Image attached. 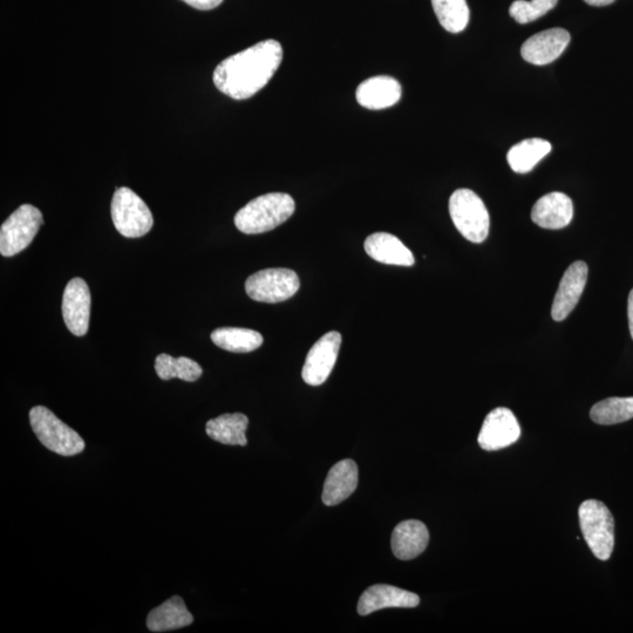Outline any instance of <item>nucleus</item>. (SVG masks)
I'll list each match as a JSON object with an SVG mask.
<instances>
[{"instance_id":"nucleus-27","label":"nucleus","mask_w":633,"mask_h":633,"mask_svg":"<svg viewBox=\"0 0 633 633\" xmlns=\"http://www.w3.org/2000/svg\"><path fill=\"white\" fill-rule=\"evenodd\" d=\"M558 0H516L510 6L509 15L519 24H528L540 19L553 10Z\"/></svg>"},{"instance_id":"nucleus-5","label":"nucleus","mask_w":633,"mask_h":633,"mask_svg":"<svg viewBox=\"0 0 633 633\" xmlns=\"http://www.w3.org/2000/svg\"><path fill=\"white\" fill-rule=\"evenodd\" d=\"M449 214L459 233L472 243L485 242L490 219L485 203L473 190L458 189L449 199Z\"/></svg>"},{"instance_id":"nucleus-21","label":"nucleus","mask_w":633,"mask_h":633,"mask_svg":"<svg viewBox=\"0 0 633 633\" xmlns=\"http://www.w3.org/2000/svg\"><path fill=\"white\" fill-rule=\"evenodd\" d=\"M249 426L247 415L242 413L223 414L207 422L206 432L210 439L223 445L245 446L248 444L245 432Z\"/></svg>"},{"instance_id":"nucleus-19","label":"nucleus","mask_w":633,"mask_h":633,"mask_svg":"<svg viewBox=\"0 0 633 633\" xmlns=\"http://www.w3.org/2000/svg\"><path fill=\"white\" fill-rule=\"evenodd\" d=\"M364 248L366 254L374 261L399 267H412L415 260L412 251L389 233H376L366 238Z\"/></svg>"},{"instance_id":"nucleus-18","label":"nucleus","mask_w":633,"mask_h":633,"mask_svg":"<svg viewBox=\"0 0 633 633\" xmlns=\"http://www.w3.org/2000/svg\"><path fill=\"white\" fill-rule=\"evenodd\" d=\"M430 542V533L424 523L408 520L398 524L392 534L394 556L401 561H410L426 550Z\"/></svg>"},{"instance_id":"nucleus-3","label":"nucleus","mask_w":633,"mask_h":633,"mask_svg":"<svg viewBox=\"0 0 633 633\" xmlns=\"http://www.w3.org/2000/svg\"><path fill=\"white\" fill-rule=\"evenodd\" d=\"M585 542L598 560L608 561L615 547L614 517L603 502L584 501L578 509Z\"/></svg>"},{"instance_id":"nucleus-23","label":"nucleus","mask_w":633,"mask_h":633,"mask_svg":"<svg viewBox=\"0 0 633 633\" xmlns=\"http://www.w3.org/2000/svg\"><path fill=\"white\" fill-rule=\"evenodd\" d=\"M211 340L221 349L233 353L253 352L263 344L260 332L241 328H221L211 333Z\"/></svg>"},{"instance_id":"nucleus-25","label":"nucleus","mask_w":633,"mask_h":633,"mask_svg":"<svg viewBox=\"0 0 633 633\" xmlns=\"http://www.w3.org/2000/svg\"><path fill=\"white\" fill-rule=\"evenodd\" d=\"M590 417L598 425H616L633 419V397L609 398L591 408Z\"/></svg>"},{"instance_id":"nucleus-6","label":"nucleus","mask_w":633,"mask_h":633,"mask_svg":"<svg viewBox=\"0 0 633 633\" xmlns=\"http://www.w3.org/2000/svg\"><path fill=\"white\" fill-rule=\"evenodd\" d=\"M111 215L115 229L127 238L145 236L153 228L152 211L139 195L127 187H121L114 193Z\"/></svg>"},{"instance_id":"nucleus-22","label":"nucleus","mask_w":633,"mask_h":633,"mask_svg":"<svg viewBox=\"0 0 633 633\" xmlns=\"http://www.w3.org/2000/svg\"><path fill=\"white\" fill-rule=\"evenodd\" d=\"M551 152V144L543 139L523 140L510 149L507 160L515 173L527 174L532 172L537 163L546 158Z\"/></svg>"},{"instance_id":"nucleus-26","label":"nucleus","mask_w":633,"mask_h":633,"mask_svg":"<svg viewBox=\"0 0 633 633\" xmlns=\"http://www.w3.org/2000/svg\"><path fill=\"white\" fill-rule=\"evenodd\" d=\"M433 10L440 24L451 33L464 31L469 23L466 0H432Z\"/></svg>"},{"instance_id":"nucleus-16","label":"nucleus","mask_w":633,"mask_h":633,"mask_svg":"<svg viewBox=\"0 0 633 633\" xmlns=\"http://www.w3.org/2000/svg\"><path fill=\"white\" fill-rule=\"evenodd\" d=\"M358 466L355 461L345 459L330 469L324 483L322 499L324 505L337 506L356 492Z\"/></svg>"},{"instance_id":"nucleus-12","label":"nucleus","mask_w":633,"mask_h":633,"mask_svg":"<svg viewBox=\"0 0 633 633\" xmlns=\"http://www.w3.org/2000/svg\"><path fill=\"white\" fill-rule=\"evenodd\" d=\"M588 272L587 263L582 261L570 265L561 279L551 308L554 321L562 322L574 311L587 285Z\"/></svg>"},{"instance_id":"nucleus-9","label":"nucleus","mask_w":633,"mask_h":633,"mask_svg":"<svg viewBox=\"0 0 633 633\" xmlns=\"http://www.w3.org/2000/svg\"><path fill=\"white\" fill-rule=\"evenodd\" d=\"M340 345L342 336L337 331H331L311 347L302 371L306 384L319 386L328 380L336 365Z\"/></svg>"},{"instance_id":"nucleus-14","label":"nucleus","mask_w":633,"mask_h":633,"mask_svg":"<svg viewBox=\"0 0 633 633\" xmlns=\"http://www.w3.org/2000/svg\"><path fill=\"white\" fill-rule=\"evenodd\" d=\"M419 604L420 598L413 592L392 585L377 584L366 589L360 597L358 612L360 616H367L387 608H417Z\"/></svg>"},{"instance_id":"nucleus-15","label":"nucleus","mask_w":633,"mask_h":633,"mask_svg":"<svg viewBox=\"0 0 633 633\" xmlns=\"http://www.w3.org/2000/svg\"><path fill=\"white\" fill-rule=\"evenodd\" d=\"M574 217V204L563 193H550L541 197L532 210V220L543 229L560 230L569 226Z\"/></svg>"},{"instance_id":"nucleus-4","label":"nucleus","mask_w":633,"mask_h":633,"mask_svg":"<svg viewBox=\"0 0 633 633\" xmlns=\"http://www.w3.org/2000/svg\"><path fill=\"white\" fill-rule=\"evenodd\" d=\"M30 422L34 434L42 445L53 453L63 456L80 454L85 449V441L80 435L56 417L49 408L33 407Z\"/></svg>"},{"instance_id":"nucleus-8","label":"nucleus","mask_w":633,"mask_h":633,"mask_svg":"<svg viewBox=\"0 0 633 633\" xmlns=\"http://www.w3.org/2000/svg\"><path fill=\"white\" fill-rule=\"evenodd\" d=\"M299 287L296 272L283 268L258 271L245 282V291L253 301L270 304L288 301Z\"/></svg>"},{"instance_id":"nucleus-20","label":"nucleus","mask_w":633,"mask_h":633,"mask_svg":"<svg viewBox=\"0 0 633 633\" xmlns=\"http://www.w3.org/2000/svg\"><path fill=\"white\" fill-rule=\"evenodd\" d=\"M194 617L188 611L180 596H173L160 607L149 612L148 629L152 632H166L186 628L192 625Z\"/></svg>"},{"instance_id":"nucleus-28","label":"nucleus","mask_w":633,"mask_h":633,"mask_svg":"<svg viewBox=\"0 0 633 633\" xmlns=\"http://www.w3.org/2000/svg\"><path fill=\"white\" fill-rule=\"evenodd\" d=\"M192 8L201 10V11H209L217 8V6L221 5L223 0H182Z\"/></svg>"},{"instance_id":"nucleus-1","label":"nucleus","mask_w":633,"mask_h":633,"mask_svg":"<svg viewBox=\"0 0 633 633\" xmlns=\"http://www.w3.org/2000/svg\"><path fill=\"white\" fill-rule=\"evenodd\" d=\"M282 60V45L264 40L221 61L215 68L214 84L231 99H249L268 85Z\"/></svg>"},{"instance_id":"nucleus-11","label":"nucleus","mask_w":633,"mask_h":633,"mask_svg":"<svg viewBox=\"0 0 633 633\" xmlns=\"http://www.w3.org/2000/svg\"><path fill=\"white\" fill-rule=\"evenodd\" d=\"M91 292L83 278H73L66 285L63 297V317L74 336L83 337L90 328Z\"/></svg>"},{"instance_id":"nucleus-29","label":"nucleus","mask_w":633,"mask_h":633,"mask_svg":"<svg viewBox=\"0 0 633 633\" xmlns=\"http://www.w3.org/2000/svg\"><path fill=\"white\" fill-rule=\"evenodd\" d=\"M628 316H629V326H630L631 337L633 339V289L631 290L630 295H629Z\"/></svg>"},{"instance_id":"nucleus-13","label":"nucleus","mask_w":633,"mask_h":633,"mask_svg":"<svg viewBox=\"0 0 633 633\" xmlns=\"http://www.w3.org/2000/svg\"><path fill=\"white\" fill-rule=\"evenodd\" d=\"M570 39V33L560 27L537 33L524 42L521 56L533 65L551 64L566 51Z\"/></svg>"},{"instance_id":"nucleus-2","label":"nucleus","mask_w":633,"mask_h":633,"mask_svg":"<svg viewBox=\"0 0 633 633\" xmlns=\"http://www.w3.org/2000/svg\"><path fill=\"white\" fill-rule=\"evenodd\" d=\"M294 199L284 193L265 194L237 211L235 226L243 234L268 233L287 222L295 213Z\"/></svg>"},{"instance_id":"nucleus-10","label":"nucleus","mask_w":633,"mask_h":633,"mask_svg":"<svg viewBox=\"0 0 633 633\" xmlns=\"http://www.w3.org/2000/svg\"><path fill=\"white\" fill-rule=\"evenodd\" d=\"M521 437V427L514 413L508 408L499 407L490 412L479 434V445L485 451H500L515 444Z\"/></svg>"},{"instance_id":"nucleus-30","label":"nucleus","mask_w":633,"mask_h":633,"mask_svg":"<svg viewBox=\"0 0 633 633\" xmlns=\"http://www.w3.org/2000/svg\"><path fill=\"white\" fill-rule=\"evenodd\" d=\"M585 3L591 6H607L615 2V0H584Z\"/></svg>"},{"instance_id":"nucleus-24","label":"nucleus","mask_w":633,"mask_h":633,"mask_svg":"<svg viewBox=\"0 0 633 633\" xmlns=\"http://www.w3.org/2000/svg\"><path fill=\"white\" fill-rule=\"evenodd\" d=\"M155 371L162 380L179 378L187 383H194L203 373L202 367L195 360L187 357L174 358L167 353H161L156 358Z\"/></svg>"},{"instance_id":"nucleus-7","label":"nucleus","mask_w":633,"mask_h":633,"mask_svg":"<svg viewBox=\"0 0 633 633\" xmlns=\"http://www.w3.org/2000/svg\"><path fill=\"white\" fill-rule=\"evenodd\" d=\"M44 219L42 211L23 204L10 215L0 229V254L12 257L22 253L34 240Z\"/></svg>"},{"instance_id":"nucleus-17","label":"nucleus","mask_w":633,"mask_h":633,"mask_svg":"<svg viewBox=\"0 0 633 633\" xmlns=\"http://www.w3.org/2000/svg\"><path fill=\"white\" fill-rule=\"evenodd\" d=\"M356 98L367 110H385L400 101L401 85L391 77H373L358 86Z\"/></svg>"}]
</instances>
